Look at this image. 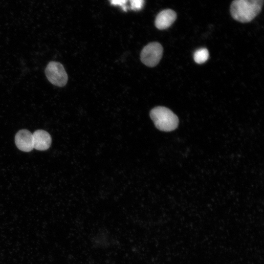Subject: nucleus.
<instances>
[{
  "mask_svg": "<svg viewBox=\"0 0 264 264\" xmlns=\"http://www.w3.org/2000/svg\"><path fill=\"white\" fill-rule=\"evenodd\" d=\"M264 0H234L230 11L232 17L242 23L249 22L261 12Z\"/></svg>",
  "mask_w": 264,
  "mask_h": 264,
  "instance_id": "1",
  "label": "nucleus"
},
{
  "mask_svg": "<svg viewBox=\"0 0 264 264\" xmlns=\"http://www.w3.org/2000/svg\"><path fill=\"white\" fill-rule=\"evenodd\" d=\"M150 115L156 128L162 131H173L178 125L177 116L165 107L158 106L153 108Z\"/></svg>",
  "mask_w": 264,
  "mask_h": 264,
  "instance_id": "2",
  "label": "nucleus"
},
{
  "mask_svg": "<svg viewBox=\"0 0 264 264\" xmlns=\"http://www.w3.org/2000/svg\"><path fill=\"white\" fill-rule=\"evenodd\" d=\"M45 73L48 80L55 86L62 87L67 83V73L63 65L59 62H50L45 68Z\"/></svg>",
  "mask_w": 264,
  "mask_h": 264,
  "instance_id": "3",
  "label": "nucleus"
},
{
  "mask_svg": "<svg viewBox=\"0 0 264 264\" xmlns=\"http://www.w3.org/2000/svg\"><path fill=\"white\" fill-rule=\"evenodd\" d=\"M163 47L158 42H152L142 49L140 54L141 62L149 67L156 66L162 58Z\"/></svg>",
  "mask_w": 264,
  "mask_h": 264,
  "instance_id": "4",
  "label": "nucleus"
},
{
  "mask_svg": "<svg viewBox=\"0 0 264 264\" xmlns=\"http://www.w3.org/2000/svg\"><path fill=\"white\" fill-rule=\"evenodd\" d=\"M15 142L17 148L23 152H30L34 148L32 133L27 130L22 129L15 135Z\"/></svg>",
  "mask_w": 264,
  "mask_h": 264,
  "instance_id": "5",
  "label": "nucleus"
},
{
  "mask_svg": "<svg viewBox=\"0 0 264 264\" xmlns=\"http://www.w3.org/2000/svg\"><path fill=\"white\" fill-rule=\"evenodd\" d=\"M176 19V14L174 10L167 9L160 11L156 16L154 24L155 27L160 30L169 28Z\"/></svg>",
  "mask_w": 264,
  "mask_h": 264,
  "instance_id": "6",
  "label": "nucleus"
},
{
  "mask_svg": "<svg viewBox=\"0 0 264 264\" xmlns=\"http://www.w3.org/2000/svg\"><path fill=\"white\" fill-rule=\"evenodd\" d=\"M34 148L40 151L47 150L51 144V137L48 132L38 130L32 134Z\"/></svg>",
  "mask_w": 264,
  "mask_h": 264,
  "instance_id": "7",
  "label": "nucleus"
},
{
  "mask_svg": "<svg viewBox=\"0 0 264 264\" xmlns=\"http://www.w3.org/2000/svg\"><path fill=\"white\" fill-rule=\"evenodd\" d=\"M209 58V52L205 48H201L197 50L194 54L195 61L199 64L205 62Z\"/></svg>",
  "mask_w": 264,
  "mask_h": 264,
  "instance_id": "8",
  "label": "nucleus"
},
{
  "mask_svg": "<svg viewBox=\"0 0 264 264\" xmlns=\"http://www.w3.org/2000/svg\"><path fill=\"white\" fill-rule=\"evenodd\" d=\"M128 1H130L131 9L134 11L141 10L144 3V0H128Z\"/></svg>",
  "mask_w": 264,
  "mask_h": 264,
  "instance_id": "9",
  "label": "nucleus"
},
{
  "mask_svg": "<svg viewBox=\"0 0 264 264\" xmlns=\"http://www.w3.org/2000/svg\"><path fill=\"white\" fill-rule=\"evenodd\" d=\"M110 3L113 5H118L121 7L122 10L126 12L129 7L127 6L126 3L128 0H110Z\"/></svg>",
  "mask_w": 264,
  "mask_h": 264,
  "instance_id": "10",
  "label": "nucleus"
}]
</instances>
